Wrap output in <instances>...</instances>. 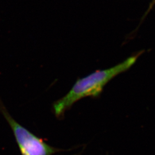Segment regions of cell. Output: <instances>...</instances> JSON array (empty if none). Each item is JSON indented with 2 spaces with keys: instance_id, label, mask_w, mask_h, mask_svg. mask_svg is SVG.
Masks as SVG:
<instances>
[{
  "instance_id": "1",
  "label": "cell",
  "mask_w": 155,
  "mask_h": 155,
  "mask_svg": "<svg viewBox=\"0 0 155 155\" xmlns=\"http://www.w3.org/2000/svg\"><path fill=\"white\" fill-rule=\"evenodd\" d=\"M139 55L132 56L115 66L98 70L86 77L80 78L68 93L53 104L57 118H61L75 102L87 97H96L102 91L106 84L119 74L129 70L136 63Z\"/></svg>"
},
{
  "instance_id": "2",
  "label": "cell",
  "mask_w": 155,
  "mask_h": 155,
  "mask_svg": "<svg viewBox=\"0 0 155 155\" xmlns=\"http://www.w3.org/2000/svg\"><path fill=\"white\" fill-rule=\"evenodd\" d=\"M0 111L13 131L21 155H52L61 151L47 144L16 121L1 100Z\"/></svg>"
},
{
  "instance_id": "3",
  "label": "cell",
  "mask_w": 155,
  "mask_h": 155,
  "mask_svg": "<svg viewBox=\"0 0 155 155\" xmlns=\"http://www.w3.org/2000/svg\"><path fill=\"white\" fill-rule=\"evenodd\" d=\"M155 5V0H152V2L150 3V8H149V9H148V12L150 11V10L152 8V7L153 6Z\"/></svg>"
}]
</instances>
